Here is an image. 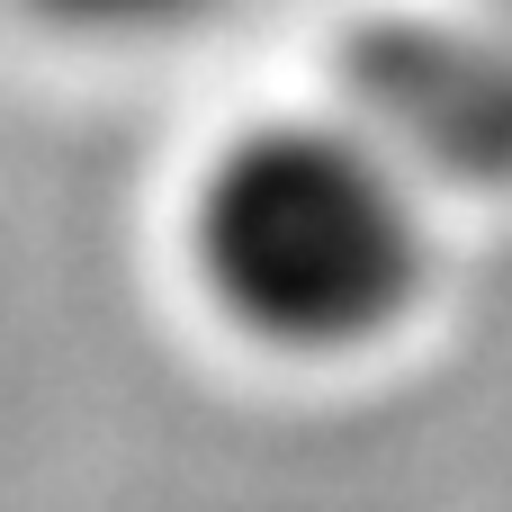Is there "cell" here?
Returning <instances> with one entry per match:
<instances>
[{"instance_id":"3","label":"cell","mask_w":512,"mask_h":512,"mask_svg":"<svg viewBox=\"0 0 512 512\" xmlns=\"http://www.w3.org/2000/svg\"><path fill=\"white\" fill-rule=\"evenodd\" d=\"M495 9H504V18H512V0H495Z\"/></svg>"},{"instance_id":"1","label":"cell","mask_w":512,"mask_h":512,"mask_svg":"<svg viewBox=\"0 0 512 512\" xmlns=\"http://www.w3.org/2000/svg\"><path fill=\"white\" fill-rule=\"evenodd\" d=\"M189 270L243 342L351 360L423 306V180L351 108L261 117L189 189Z\"/></svg>"},{"instance_id":"2","label":"cell","mask_w":512,"mask_h":512,"mask_svg":"<svg viewBox=\"0 0 512 512\" xmlns=\"http://www.w3.org/2000/svg\"><path fill=\"white\" fill-rule=\"evenodd\" d=\"M351 117L432 189L512 180V27L396 18L351 63Z\"/></svg>"}]
</instances>
